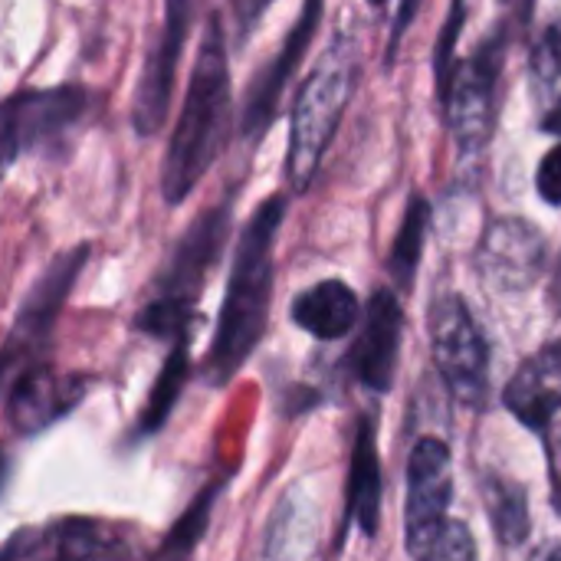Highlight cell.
Here are the masks:
<instances>
[{
  "label": "cell",
  "instance_id": "cell-4",
  "mask_svg": "<svg viewBox=\"0 0 561 561\" xmlns=\"http://www.w3.org/2000/svg\"><path fill=\"white\" fill-rule=\"evenodd\" d=\"M224 237H227V207H214L191 224V230L181 237V243L161 276L158 299L138 316L141 332L164 339V335H178L184 329L191 302L197 299L204 273L217 260Z\"/></svg>",
  "mask_w": 561,
  "mask_h": 561
},
{
  "label": "cell",
  "instance_id": "cell-19",
  "mask_svg": "<svg viewBox=\"0 0 561 561\" xmlns=\"http://www.w3.org/2000/svg\"><path fill=\"white\" fill-rule=\"evenodd\" d=\"M427 220H431V207H427V201L421 194H414L408 210H404V220L398 227L391 260H388V270H391V276L398 279L401 289L414 286V273H417V263H421V253H424Z\"/></svg>",
  "mask_w": 561,
  "mask_h": 561
},
{
  "label": "cell",
  "instance_id": "cell-15",
  "mask_svg": "<svg viewBox=\"0 0 561 561\" xmlns=\"http://www.w3.org/2000/svg\"><path fill=\"white\" fill-rule=\"evenodd\" d=\"M76 398H79V385L72 378H56L53 371L43 368H23V375L10 391L7 414L16 431L30 434L46 427L53 417H59Z\"/></svg>",
  "mask_w": 561,
  "mask_h": 561
},
{
  "label": "cell",
  "instance_id": "cell-25",
  "mask_svg": "<svg viewBox=\"0 0 561 561\" xmlns=\"http://www.w3.org/2000/svg\"><path fill=\"white\" fill-rule=\"evenodd\" d=\"M539 194L549 201V204H556L561 207V145L559 148H552L546 158H542V164H539Z\"/></svg>",
  "mask_w": 561,
  "mask_h": 561
},
{
  "label": "cell",
  "instance_id": "cell-24",
  "mask_svg": "<svg viewBox=\"0 0 561 561\" xmlns=\"http://www.w3.org/2000/svg\"><path fill=\"white\" fill-rule=\"evenodd\" d=\"M463 7L457 3L454 7V13H450V20L444 23L447 30L440 33V43H437V82H440V89L447 85V79H450V72H454V66H450V53H454V43H457V36H460V20H463Z\"/></svg>",
  "mask_w": 561,
  "mask_h": 561
},
{
  "label": "cell",
  "instance_id": "cell-16",
  "mask_svg": "<svg viewBox=\"0 0 561 561\" xmlns=\"http://www.w3.org/2000/svg\"><path fill=\"white\" fill-rule=\"evenodd\" d=\"M358 312H362L358 296L342 279H325L293 299L296 325H302L309 335L322 342H332L352 332V325L358 322Z\"/></svg>",
  "mask_w": 561,
  "mask_h": 561
},
{
  "label": "cell",
  "instance_id": "cell-13",
  "mask_svg": "<svg viewBox=\"0 0 561 561\" xmlns=\"http://www.w3.org/2000/svg\"><path fill=\"white\" fill-rule=\"evenodd\" d=\"M506 408L533 431H546L552 414L561 411V342L539 348L513 375L503 394Z\"/></svg>",
  "mask_w": 561,
  "mask_h": 561
},
{
  "label": "cell",
  "instance_id": "cell-21",
  "mask_svg": "<svg viewBox=\"0 0 561 561\" xmlns=\"http://www.w3.org/2000/svg\"><path fill=\"white\" fill-rule=\"evenodd\" d=\"M533 76H536V89L552 102L561 99V20L549 23L546 33L539 36L536 49H533Z\"/></svg>",
  "mask_w": 561,
  "mask_h": 561
},
{
  "label": "cell",
  "instance_id": "cell-18",
  "mask_svg": "<svg viewBox=\"0 0 561 561\" xmlns=\"http://www.w3.org/2000/svg\"><path fill=\"white\" fill-rule=\"evenodd\" d=\"M486 513L493 519V533L503 546H519L529 536V506L526 490L513 480L490 477L486 480Z\"/></svg>",
  "mask_w": 561,
  "mask_h": 561
},
{
  "label": "cell",
  "instance_id": "cell-9",
  "mask_svg": "<svg viewBox=\"0 0 561 561\" xmlns=\"http://www.w3.org/2000/svg\"><path fill=\"white\" fill-rule=\"evenodd\" d=\"M187 20H191L187 3H168L164 26L158 33V43L151 46V53L145 59L141 82H138L135 99H131V122H135L138 135H154L164 122L178 56H181L184 36H187Z\"/></svg>",
  "mask_w": 561,
  "mask_h": 561
},
{
  "label": "cell",
  "instance_id": "cell-7",
  "mask_svg": "<svg viewBox=\"0 0 561 561\" xmlns=\"http://www.w3.org/2000/svg\"><path fill=\"white\" fill-rule=\"evenodd\" d=\"M454 496V473H450V447L437 437L417 440L408 460V506H404V533L408 552L421 561L444 536L447 510Z\"/></svg>",
  "mask_w": 561,
  "mask_h": 561
},
{
  "label": "cell",
  "instance_id": "cell-23",
  "mask_svg": "<svg viewBox=\"0 0 561 561\" xmlns=\"http://www.w3.org/2000/svg\"><path fill=\"white\" fill-rule=\"evenodd\" d=\"M421 561H477V546L463 523H450L440 536V542Z\"/></svg>",
  "mask_w": 561,
  "mask_h": 561
},
{
  "label": "cell",
  "instance_id": "cell-26",
  "mask_svg": "<svg viewBox=\"0 0 561 561\" xmlns=\"http://www.w3.org/2000/svg\"><path fill=\"white\" fill-rule=\"evenodd\" d=\"M542 128H546L549 135H561V99L546 108V115H542Z\"/></svg>",
  "mask_w": 561,
  "mask_h": 561
},
{
  "label": "cell",
  "instance_id": "cell-10",
  "mask_svg": "<svg viewBox=\"0 0 561 561\" xmlns=\"http://www.w3.org/2000/svg\"><path fill=\"white\" fill-rule=\"evenodd\" d=\"M85 247L79 250H69L66 256H59L46 273L43 279L30 289V296L23 299L20 312H16V322H13V332H10V342H7V358H13L16 352L30 355V352H39L46 345V335L56 322V312L59 306L66 302L69 296V286L76 283L79 270H82V260H85Z\"/></svg>",
  "mask_w": 561,
  "mask_h": 561
},
{
  "label": "cell",
  "instance_id": "cell-1",
  "mask_svg": "<svg viewBox=\"0 0 561 561\" xmlns=\"http://www.w3.org/2000/svg\"><path fill=\"white\" fill-rule=\"evenodd\" d=\"M283 214H286V197L273 194L253 210L250 224L240 233L214 345L204 358V375L214 385H227L237 375V368L250 358V352L256 348L266 329L270 299H273V243Z\"/></svg>",
  "mask_w": 561,
  "mask_h": 561
},
{
  "label": "cell",
  "instance_id": "cell-2",
  "mask_svg": "<svg viewBox=\"0 0 561 561\" xmlns=\"http://www.w3.org/2000/svg\"><path fill=\"white\" fill-rule=\"evenodd\" d=\"M230 69H227V43L220 16L207 20L197 62L187 82L184 112L171 135L164 168H161V191L168 204H181L194 184L207 174L217 161L227 131H230Z\"/></svg>",
  "mask_w": 561,
  "mask_h": 561
},
{
  "label": "cell",
  "instance_id": "cell-5",
  "mask_svg": "<svg viewBox=\"0 0 561 561\" xmlns=\"http://www.w3.org/2000/svg\"><path fill=\"white\" fill-rule=\"evenodd\" d=\"M431 348L447 388L470 408H480L490 385V348L457 293L431 302Z\"/></svg>",
  "mask_w": 561,
  "mask_h": 561
},
{
  "label": "cell",
  "instance_id": "cell-8",
  "mask_svg": "<svg viewBox=\"0 0 561 561\" xmlns=\"http://www.w3.org/2000/svg\"><path fill=\"white\" fill-rule=\"evenodd\" d=\"M85 105V92L62 85V89H43L26 92L7 102L3 112V154L13 161L26 148L49 145L59 131H66Z\"/></svg>",
  "mask_w": 561,
  "mask_h": 561
},
{
  "label": "cell",
  "instance_id": "cell-6",
  "mask_svg": "<svg viewBox=\"0 0 561 561\" xmlns=\"http://www.w3.org/2000/svg\"><path fill=\"white\" fill-rule=\"evenodd\" d=\"M503 66V30H496L483 46L454 66L447 85L440 89L447 122L463 151H480L496 122V79Z\"/></svg>",
  "mask_w": 561,
  "mask_h": 561
},
{
  "label": "cell",
  "instance_id": "cell-12",
  "mask_svg": "<svg viewBox=\"0 0 561 561\" xmlns=\"http://www.w3.org/2000/svg\"><path fill=\"white\" fill-rule=\"evenodd\" d=\"M322 16V7L319 3H306L296 26L289 30L286 43L279 46V53L273 56V62L266 69H260V76L253 79L250 92H247V105H243V131L247 135H260L273 115H276V105H279V95L286 89V79L296 72L312 33H316V23Z\"/></svg>",
  "mask_w": 561,
  "mask_h": 561
},
{
  "label": "cell",
  "instance_id": "cell-22",
  "mask_svg": "<svg viewBox=\"0 0 561 561\" xmlns=\"http://www.w3.org/2000/svg\"><path fill=\"white\" fill-rule=\"evenodd\" d=\"M210 503H214V493H204V496L194 503L191 516L181 519L178 529L168 536L164 549L158 552V561H187L191 546H194V542L201 539V533H204V516H207V506H210Z\"/></svg>",
  "mask_w": 561,
  "mask_h": 561
},
{
  "label": "cell",
  "instance_id": "cell-14",
  "mask_svg": "<svg viewBox=\"0 0 561 561\" xmlns=\"http://www.w3.org/2000/svg\"><path fill=\"white\" fill-rule=\"evenodd\" d=\"M542 256L546 247L536 227L523 220H500L483 240L480 266L500 286H523L536 279V273L542 270Z\"/></svg>",
  "mask_w": 561,
  "mask_h": 561
},
{
  "label": "cell",
  "instance_id": "cell-11",
  "mask_svg": "<svg viewBox=\"0 0 561 561\" xmlns=\"http://www.w3.org/2000/svg\"><path fill=\"white\" fill-rule=\"evenodd\" d=\"M401 306L394 293L378 289L368 302V316L362 325V335L352 348V371L362 385L371 391H388L394 381L398 368V352H401Z\"/></svg>",
  "mask_w": 561,
  "mask_h": 561
},
{
  "label": "cell",
  "instance_id": "cell-20",
  "mask_svg": "<svg viewBox=\"0 0 561 561\" xmlns=\"http://www.w3.org/2000/svg\"><path fill=\"white\" fill-rule=\"evenodd\" d=\"M184 378H187V352H184V345H178L168 355L164 371H161V378H158V385L151 391V401H148V408L141 414V431H158L164 424L168 411L174 408V401H178V394L184 388Z\"/></svg>",
  "mask_w": 561,
  "mask_h": 561
},
{
  "label": "cell",
  "instance_id": "cell-17",
  "mask_svg": "<svg viewBox=\"0 0 561 561\" xmlns=\"http://www.w3.org/2000/svg\"><path fill=\"white\" fill-rule=\"evenodd\" d=\"M348 516L358 519L365 536L378 533L381 516V463L375 447V424L365 417L358 424L355 454H352V477H348Z\"/></svg>",
  "mask_w": 561,
  "mask_h": 561
},
{
  "label": "cell",
  "instance_id": "cell-27",
  "mask_svg": "<svg viewBox=\"0 0 561 561\" xmlns=\"http://www.w3.org/2000/svg\"><path fill=\"white\" fill-rule=\"evenodd\" d=\"M529 561H561V542H549V546H542L536 556Z\"/></svg>",
  "mask_w": 561,
  "mask_h": 561
},
{
  "label": "cell",
  "instance_id": "cell-28",
  "mask_svg": "<svg viewBox=\"0 0 561 561\" xmlns=\"http://www.w3.org/2000/svg\"><path fill=\"white\" fill-rule=\"evenodd\" d=\"M556 299L561 302V263H559V279H556Z\"/></svg>",
  "mask_w": 561,
  "mask_h": 561
},
{
  "label": "cell",
  "instance_id": "cell-3",
  "mask_svg": "<svg viewBox=\"0 0 561 561\" xmlns=\"http://www.w3.org/2000/svg\"><path fill=\"white\" fill-rule=\"evenodd\" d=\"M358 76V53L348 36H335L319 66L306 79L293 108V138L286 151V174L296 191H306L342 115Z\"/></svg>",
  "mask_w": 561,
  "mask_h": 561
}]
</instances>
